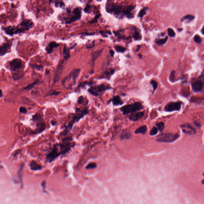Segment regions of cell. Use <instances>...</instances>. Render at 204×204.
Returning a JSON list of instances; mask_svg holds the SVG:
<instances>
[{
  "label": "cell",
  "instance_id": "cell-1",
  "mask_svg": "<svg viewBox=\"0 0 204 204\" xmlns=\"http://www.w3.org/2000/svg\"><path fill=\"white\" fill-rule=\"evenodd\" d=\"M89 113V109L87 108H85L83 109H81L78 107L76 108L74 115L73 117L72 120L70 121L67 125L64 126V130L61 132V135L63 136L67 135L71 132L74 124L78 123L81 119H82L85 116L87 115Z\"/></svg>",
  "mask_w": 204,
  "mask_h": 204
},
{
  "label": "cell",
  "instance_id": "cell-2",
  "mask_svg": "<svg viewBox=\"0 0 204 204\" xmlns=\"http://www.w3.org/2000/svg\"><path fill=\"white\" fill-rule=\"evenodd\" d=\"M73 138L71 136L63 138L61 142L58 143L61 155H65L75 146V142H73Z\"/></svg>",
  "mask_w": 204,
  "mask_h": 204
},
{
  "label": "cell",
  "instance_id": "cell-3",
  "mask_svg": "<svg viewBox=\"0 0 204 204\" xmlns=\"http://www.w3.org/2000/svg\"><path fill=\"white\" fill-rule=\"evenodd\" d=\"M143 108V107L142 104L140 102H136L134 103L123 106L120 108V110L123 112L124 115H126L129 113H134Z\"/></svg>",
  "mask_w": 204,
  "mask_h": 204
},
{
  "label": "cell",
  "instance_id": "cell-4",
  "mask_svg": "<svg viewBox=\"0 0 204 204\" xmlns=\"http://www.w3.org/2000/svg\"><path fill=\"white\" fill-rule=\"evenodd\" d=\"M111 89V87L109 85L102 84L96 86H91L88 89V91L91 95L95 97H98L102 92Z\"/></svg>",
  "mask_w": 204,
  "mask_h": 204
},
{
  "label": "cell",
  "instance_id": "cell-5",
  "mask_svg": "<svg viewBox=\"0 0 204 204\" xmlns=\"http://www.w3.org/2000/svg\"><path fill=\"white\" fill-rule=\"evenodd\" d=\"M32 120L36 124V132L37 134H40L43 132L46 128L43 118L41 114L37 113L33 116Z\"/></svg>",
  "mask_w": 204,
  "mask_h": 204
},
{
  "label": "cell",
  "instance_id": "cell-6",
  "mask_svg": "<svg viewBox=\"0 0 204 204\" xmlns=\"http://www.w3.org/2000/svg\"><path fill=\"white\" fill-rule=\"evenodd\" d=\"M124 8L122 5L112 4L107 6L106 10L108 12L114 14L118 18L122 19L124 17L123 13Z\"/></svg>",
  "mask_w": 204,
  "mask_h": 204
},
{
  "label": "cell",
  "instance_id": "cell-7",
  "mask_svg": "<svg viewBox=\"0 0 204 204\" xmlns=\"http://www.w3.org/2000/svg\"><path fill=\"white\" fill-rule=\"evenodd\" d=\"M61 156L60 154L58 143L54 144L52 148H51L46 156L47 162L51 163L55 161L59 156Z\"/></svg>",
  "mask_w": 204,
  "mask_h": 204
},
{
  "label": "cell",
  "instance_id": "cell-8",
  "mask_svg": "<svg viewBox=\"0 0 204 204\" xmlns=\"http://www.w3.org/2000/svg\"><path fill=\"white\" fill-rule=\"evenodd\" d=\"M177 134L161 133L157 136L156 140L160 142L170 143L174 142L179 138Z\"/></svg>",
  "mask_w": 204,
  "mask_h": 204
},
{
  "label": "cell",
  "instance_id": "cell-9",
  "mask_svg": "<svg viewBox=\"0 0 204 204\" xmlns=\"http://www.w3.org/2000/svg\"><path fill=\"white\" fill-rule=\"evenodd\" d=\"M22 17V21L17 26L19 28L20 34L25 32L34 27V23L31 20L24 18V16Z\"/></svg>",
  "mask_w": 204,
  "mask_h": 204
},
{
  "label": "cell",
  "instance_id": "cell-10",
  "mask_svg": "<svg viewBox=\"0 0 204 204\" xmlns=\"http://www.w3.org/2000/svg\"><path fill=\"white\" fill-rule=\"evenodd\" d=\"M9 66L11 71L13 72L23 70L25 68V65L23 61L19 58H15L9 62Z\"/></svg>",
  "mask_w": 204,
  "mask_h": 204
},
{
  "label": "cell",
  "instance_id": "cell-11",
  "mask_svg": "<svg viewBox=\"0 0 204 204\" xmlns=\"http://www.w3.org/2000/svg\"><path fill=\"white\" fill-rule=\"evenodd\" d=\"M182 102H171L167 104L165 107L164 110L166 112L179 111L181 108Z\"/></svg>",
  "mask_w": 204,
  "mask_h": 204
},
{
  "label": "cell",
  "instance_id": "cell-12",
  "mask_svg": "<svg viewBox=\"0 0 204 204\" xmlns=\"http://www.w3.org/2000/svg\"><path fill=\"white\" fill-rule=\"evenodd\" d=\"M1 29L5 34L10 36H12L14 35L20 34L19 28L18 26H9L6 27H2Z\"/></svg>",
  "mask_w": 204,
  "mask_h": 204
},
{
  "label": "cell",
  "instance_id": "cell-13",
  "mask_svg": "<svg viewBox=\"0 0 204 204\" xmlns=\"http://www.w3.org/2000/svg\"><path fill=\"white\" fill-rule=\"evenodd\" d=\"M12 42H7L0 46V56H3L11 52Z\"/></svg>",
  "mask_w": 204,
  "mask_h": 204
},
{
  "label": "cell",
  "instance_id": "cell-14",
  "mask_svg": "<svg viewBox=\"0 0 204 204\" xmlns=\"http://www.w3.org/2000/svg\"><path fill=\"white\" fill-rule=\"evenodd\" d=\"M136 7V6L133 5H129L125 6L123 12L124 16H126L129 19L134 18V15L132 13V11L134 10Z\"/></svg>",
  "mask_w": 204,
  "mask_h": 204
},
{
  "label": "cell",
  "instance_id": "cell-15",
  "mask_svg": "<svg viewBox=\"0 0 204 204\" xmlns=\"http://www.w3.org/2000/svg\"><path fill=\"white\" fill-rule=\"evenodd\" d=\"M203 82L200 80H197L191 83L192 89L195 92L201 91L203 89Z\"/></svg>",
  "mask_w": 204,
  "mask_h": 204
},
{
  "label": "cell",
  "instance_id": "cell-16",
  "mask_svg": "<svg viewBox=\"0 0 204 204\" xmlns=\"http://www.w3.org/2000/svg\"><path fill=\"white\" fill-rule=\"evenodd\" d=\"M64 67V63L62 62L61 64H59L57 67L55 74L54 75V83H57L60 79Z\"/></svg>",
  "mask_w": 204,
  "mask_h": 204
},
{
  "label": "cell",
  "instance_id": "cell-17",
  "mask_svg": "<svg viewBox=\"0 0 204 204\" xmlns=\"http://www.w3.org/2000/svg\"><path fill=\"white\" fill-rule=\"evenodd\" d=\"M184 133L189 134H193L196 133V130L191 125L189 124H183L181 126Z\"/></svg>",
  "mask_w": 204,
  "mask_h": 204
},
{
  "label": "cell",
  "instance_id": "cell-18",
  "mask_svg": "<svg viewBox=\"0 0 204 204\" xmlns=\"http://www.w3.org/2000/svg\"><path fill=\"white\" fill-rule=\"evenodd\" d=\"M73 14L74 15L73 17L70 18L68 22H67V23H70L80 19L81 15V9L80 8H76L73 11Z\"/></svg>",
  "mask_w": 204,
  "mask_h": 204
},
{
  "label": "cell",
  "instance_id": "cell-19",
  "mask_svg": "<svg viewBox=\"0 0 204 204\" xmlns=\"http://www.w3.org/2000/svg\"><path fill=\"white\" fill-rule=\"evenodd\" d=\"M112 102L113 105L115 106L121 105L124 103V102L122 101L120 97L118 95L113 97L112 98H111L107 102V104H109Z\"/></svg>",
  "mask_w": 204,
  "mask_h": 204
},
{
  "label": "cell",
  "instance_id": "cell-20",
  "mask_svg": "<svg viewBox=\"0 0 204 204\" xmlns=\"http://www.w3.org/2000/svg\"><path fill=\"white\" fill-rule=\"evenodd\" d=\"M144 115V113L143 112L133 113L129 116V118L132 121L134 122L137 121L138 120L141 119Z\"/></svg>",
  "mask_w": 204,
  "mask_h": 204
},
{
  "label": "cell",
  "instance_id": "cell-21",
  "mask_svg": "<svg viewBox=\"0 0 204 204\" xmlns=\"http://www.w3.org/2000/svg\"><path fill=\"white\" fill-rule=\"evenodd\" d=\"M59 44L55 42H51L48 44L47 47H46V51L48 54H50L53 52V49L54 48H55L59 46Z\"/></svg>",
  "mask_w": 204,
  "mask_h": 204
},
{
  "label": "cell",
  "instance_id": "cell-22",
  "mask_svg": "<svg viewBox=\"0 0 204 204\" xmlns=\"http://www.w3.org/2000/svg\"><path fill=\"white\" fill-rule=\"evenodd\" d=\"M80 71V70L79 69H76L75 70H74L73 71H72L70 75L65 78L64 79H68L69 78H71V77H72L73 81L75 82L78 75L79 74Z\"/></svg>",
  "mask_w": 204,
  "mask_h": 204
},
{
  "label": "cell",
  "instance_id": "cell-23",
  "mask_svg": "<svg viewBox=\"0 0 204 204\" xmlns=\"http://www.w3.org/2000/svg\"><path fill=\"white\" fill-rule=\"evenodd\" d=\"M24 74L25 73L23 71H19V72H16V73L15 72L12 73V79L14 81L19 80L24 77Z\"/></svg>",
  "mask_w": 204,
  "mask_h": 204
},
{
  "label": "cell",
  "instance_id": "cell-24",
  "mask_svg": "<svg viewBox=\"0 0 204 204\" xmlns=\"http://www.w3.org/2000/svg\"><path fill=\"white\" fill-rule=\"evenodd\" d=\"M132 135L130 132L129 131L125 130L123 131L120 135V139L122 140L129 139L132 137Z\"/></svg>",
  "mask_w": 204,
  "mask_h": 204
},
{
  "label": "cell",
  "instance_id": "cell-25",
  "mask_svg": "<svg viewBox=\"0 0 204 204\" xmlns=\"http://www.w3.org/2000/svg\"><path fill=\"white\" fill-rule=\"evenodd\" d=\"M63 57L65 60H67L70 57V48L65 46L63 49Z\"/></svg>",
  "mask_w": 204,
  "mask_h": 204
},
{
  "label": "cell",
  "instance_id": "cell-26",
  "mask_svg": "<svg viewBox=\"0 0 204 204\" xmlns=\"http://www.w3.org/2000/svg\"><path fill=\"white\" fill-rule=\"evenodd\" d=\"M147 131V127L146 126H142L138 128L135 131V134H145Z\"/></svg>",
  "mask_w": 204,
  "mask_h": 204
},
{
  "label": "cell",
  "instance_id": "cell-27",
  "mask_svg": "<svg viewBox=\"0 0 204 204\" xmlns=\"http://www.w3.org/2000/svg\"><path fill=\"white\" fill-rule=\"evenodd\" d=\"M102 51H103V49H102L101 50L93 52L92 54V64H94V63L95 61V60L97 59V58H98L101 55Z\"/></svg>",
  "mask_w": 204,
  "mask_h": 204
},
{
  "label": "cell",
  "instance_id": "cell-28",
  "mask_svg": "<svg viewBox=\"0 0 204 204\" xmlns=\"http://www.w3.org/2000/svg\"><path fill=\"white\" fill-rule=\"evenodd\" d=\"M149 10H150V8L147 6L143 8V9H142L139 11L138 15V17L140 18H142L144 17V16L146 15L147 12Z\"/></svg>",
  "mask_w": 204,
  "mask_h": 204
},
{
  "label": "cell",
  "instance_id": "cell-29",
  "mask_svg": "<svg viewBox=\"0 0 204 204\" xmlns=\"http://www.w3.org/2000/svg\"><path fill=\"white\" fill-rule=\"evenodd\" d=\"M194 18H195V16H194L193 15H186L181 18V22H183L185 21H187L189 23V22H192V21H193L194 19Z\"/></svg>",
  "mask_w": 204,
  "mask_h": 204
},
{
  "label": "cell",
  "instance_id": "cell-30",
  "mask_svg": "<svg viewBox=\"0 0 204 204\" xmlns=\"http://www.w3.org/2000/svg\"><path fill=\"white\" fill-rule=\"evenodd\" d=\"M168 39V36H166V37L163 39H156L155 40V42L159 46H161L165 44L167 42Z\"/></svg>",
  "mask_w": 204,
  "mask_h": 204
},
{
  "label": "cell",
  "instance_id": "cell-31",
  "mask_svg": "<svg viewBox=\"0 0 204 204\" xmlns=\"http://www.w3.org/2000/svg\"><path fill=\"white\" fill-rule=\"evenodd\" d=\"M133 38L135 41H139L142 40V36L141 35L140 32H139L136 29H135L133 35Z\"/></svg>",
  "mask_w": 204,
  "mask_h": 204
},
{
  "label": "cell",
  "instance_id": "cell-32",
  "mask_svg": "<svg viewBox=\"0 0 204 204\" xmlns=\"http://www.w3.org/2000/svg\"><path fill=\"white\" fill-rule=\"evenodd\" d=\"M115 49L117 52L120 53H124L126 52V49L122 46L117 45L115 47Z\"/></svg>",
  "mask_w": 204,
  "mask_h": 204
},
{
  "label": "cell",
  "instance_id": "cell-33",
  "mask_svg": "<svg viewBox=\"0 0 204 204\" xmlns=\"http://www.w3.org/2000/svg\"><path fill=\"white\" fill-rule=\"evenodd\" d=\"M39 80L36 81L34 82V83H32V84H30V85H28V86H26L23 89H24L28 90V91L32 90L34 87L35 85H36V84H37L39 83Z\"/></svg>",
  "mask_w": 204,
  "mask_h": 204
},
{
  "label": "cell",
  "instance_id": "cell-34",
  "mask_svg": "<svg viewBox=\"0 0 204 204\" xmlns=\"http://www.w3.org/2000/svg\"><path fill=\"white\" fill-rule=\"evenodd\" d=\"M31 167L32 169L34 170H39L41 169V167L40 165L38 164L36 162L34 161H32L31 163Z\"/></svg>",
  "mask_w": 204,
  "mask_h": 204
},
{
  "label": "cell",
  "instance_id": "cell-35",
  "mask_svg": "<svg viewBox=\"0 0 204 204\" xmlns=\"http://www.w3.org/2000/svg\"><path fill=\"white\" fill-rule=\"evenodd\" d=\"M175 71L172 70L171 73L170 75L169 76V80L172 83L175 81Z\"/></svg>",
  "mask_w": 204,
  "mask_h": 204
},
{
  "label": "cell",
  "instance_id": "cell-36",
  "mask_svg": "<svg viewBox=\"0 0 204 204\" xmlns=\"http://www.w3.org/2000/svg\"><path fill=\"white\" fill-rule=\"evenodd\" d=\"M150 84H151L153 88V91L152 94L154 93V92L156 90V89L158 87V83L157 82L154 80H152L150 82Z\"/></svg>",
  "mask_w": 204,
  "mask_h": 204
},
{
  "label": "cell",
  "instance_id": "cell-37",
  "mask_svg": "<svg viewBox=\"0 0 204 204\" xmlns=\"http://www.w3.org/2000/svg\"><path fill=\"white\" fill-rule=\"evenodd\" d=\"M30 66L33 69L37 70H38V71H40L41 70H42V69H43V67L41 65H37V64H32L30 65Z\"/></svg>",
  "mask_w": 204,
  "mask_h": 204
},
{
  "label": "cell",
  "instance_id": "cell-38",
  "mask_svg": "<svg viewBox=\"0 0 204 204\" xmlns=\"http://www.w3.org/2000/svg\"><path fill=\"white\" fill-rule=\"evenodd\" d=\"M167 33L169 36L171 38H173L175 36V33L174 30L171 28H169L167 30Z\"/></svg>",
  "mask_w": 204,
  "mask_h": 204
},
{
  "label": "cell",
  "instance_id": "cell-39",
  "mask_svg": "<svg viewBox=\"0 0 204 204\" xmlns=\"http://www.w3.org/2000/svg\"><path fill=\"white\" fill-rule=\"evenodd\" d=\"M194 42L198 44H200L201 43L202 39L201 38L199 35L196 34L194 37Z\"/></svg>",
  "mask_w": 204,
  "mask_h": 204
},
{
  "label": "cell",
  "instance_id": "cell-40",
  "mask_svg": "<svg viewBox=\"0 0 204 204\" xmlns=\"http://www.w3.org/2000/svg\"><path fill=\"white\" fill-rule=\"evenodd\" d=\"M97 167V165L96 164V163H89V164H88L86 167V169H94L95 168Z\"/></svg>",
  "mask_w": 204,
  "mask_h": 204
},
{
  "label": "cell",
  "instance_id": "cell-41",
  "mask_svg": "<svg viewBox=\"0 0 204 204\" xmlns=\"http://www.w3.org/2000/svg\"><path fill=\"white\" fill-rule=\"evenodd\" d=\"M156 126H157L160 132L163 131L164 128V124L163 122H160L156 124Z\"/></svg>",
  "mask_w": 204,
  "mask_h": 204
},
{
  "label": "cell",
  "instance_id": "cell-42",
  "mask_svg": "<svg viewBox=\"0 0 204 204\" xmlns=\"http://www.w3.org/2000/svg\"><path fill=\"white\" fill-rule=\"evenodd\" d=\"M115 72L114 70H110V71H106L104 72V74L105 75L107 76L108 77H111L114 74Z\"/></svg>",
  "mask_w": 204,
  "mask_h": 204
},
{
  "label": "cell",
  "instance_id": "cell-43",
  "mask_svg": "<svg viewBox=\"0 0 204 204\" xmlns=\"http://www.w3.org/2000/svg\"><path fill=\"white\" fill-rule=\"evenodd\" d=\"M157 132H158V129H157V128L156 127L154 126L150 131V135L151 136H154V135L156 134H157Z\"/></svg>",
  "mask_w": 204,
  "mask_h": 204
},
{
  "label": "cell",
  "instance_id": "cell-44",
  "mask_svg": "<svg viewBox=\"0 0 204 204\" xmlns=\"http://www.w3.org/2000/svg\"><path fill=\"white\" fill-rule=\"evenodd\" d=\"M85 98L83 96H81L78 98L77 101V103L78 104H83L85 101Z\"/></svg>",
  "mask_w": 204,
  "mask_h": 204
},
{
  "label": "cell",
  "instance_id": "cell-45",
  "mask_svg": "<svg viewBox=\"0 0 204 204\" xmlns=\"http://www.w3.org/2000/svg\"><path fill=\"white\" fill-rule=\"evenodd\" d=\"M61 93V92L59 91H54L52 92H51L50 93L48 94L46 96H53V95H58Z\"/></svg>",
  "mask_w": 204,
  "mask_h": 204
},
{
  "label": "cell",
  "instance_id": "cell-46",
  "mask_svg": "<svg viewBox=\"0 0 204 204\" xmlns=\"http://www.w3.org/2000/svg\"><path fill=\"white\" fill-rule=\"evenodd\" d=\"M101 15L100 14H97V15H96V16L95 17V18L94 19V20H93L92 21H90V23H95V22H97V20L99 18L100 16H101Z\"/></svg>",
  "mask_w": 204,
  "mask_h": 204
},
{
  "label": "cell",
  "instance_id": "cell-47",
  "mask_svg": "<svg viewBox=\"0 0 204 204\" xmlns=\"http://www.w3.org/2000/svg\"><path fill=\"white\" fill-rule=\"evenodd\" d=\"M19 111L21 113L25 114V113H27V108L25 107H21L19 109Z\"/></svg>",
  "mask_w": 204,
  "mask_h": 204
},
{
  "label": "cell",
  "instance_id": "cell-48",
  "mask_svg": "<svg viewBox=\"0 0 204 204\" xmlns=\"http://www.w3.org/2000/svg\"><path fill=\"white\" fill-rule=\"evenodd\" d=\"M95 42H94V41H93L91 43H90V44H89L86 45V48H87V49H90V48H92L94 46H95Z\"/></svg>",
  "mask_w": 204,
  "mask_h": 204
},
{
  "label": "cell",
  "instance_id": "cell-49",
  "mask_svg": "<svg viewBox=\"0 0 204 204\" xmlns=\"http://www.w3.org/2000/svg\"><path fill=\"white\" fill-rule=\"evenodd\" d=\"M90 8H91L90 5H87L86 6V7L85 8V9H84V11L85 12H88V11L90 9Z\"/></svg>",
  "mask_w": 204,
  "mask_h": 204
},
{
  "label": "cell",
  "instance_id": "cell-50",
  "mask_svg": "<svg viewBox=\"0 0 204 204\" xmlns=\"http://www.w3.org/2000/svg\"><path fill=\"white\" fill-rule=\"evenodd\" d=\"M109 52L110 55H111V56H114V51L113 50H110Z\"/></svg>",
  "mask_w": 204,
  "mask_h": 204
},
{
  "label": "cell",
  "instance_id": "cell-51",
  "mask_svg": "<svg viewBox=\"0 0 204 204\" xmlns=\"http://www.w3.org/2000/svg\"><path fill=\"white\" fill-rule=\"evenodd\" d=\"M141 47V45H138L137 46V49H136V52H138L139 51Z\"/></svg>",
  "mask_w": 204,
  "mask_h": 204
},
{
  "label": "cell",
  "instance_id": "cell-52",
  "mask_svg": "<svg viewBox=\"0 0 204 204\" xmlns=\"http://www.w3.org/2000/svg\"><path fill=\"white\" fill-rule=\"evenodd\" d=\"M51 124H52V126H54L55 125V124H56V122L55 121H54V120H52L51 121Z\"/></svg>",
  "mask_w": 204,
  "mask_h": 204
},
{
  "label": "cell",
  "instance_id": "cell-53",
  "mask_svg": "<svg viewBox=\"0 0 204 204\" xmlns=\"http://www.w3.org/2000/svg\"><path fill=\"white\" fill-rule=\"evenodd\" d=\"M3 96V92H2V91L1 89H0V98H1Z\"/></svg>",
  "mask_w": 204,
  "mask_h": 204
},
{
  "label": "cell",
  "instance_id": "cell-54",
  "mask_svg": "<svg viewBox=\"0 0 204 204\" xmlns=\"http://www.w3.org/2000/svg\"><path fill=\"white\" fill-rule=\"evenodd\" d=\"M177 30L179 32H181L183 30V28H178Z\"/></svg>",
  "mask_w": 204,
  "mask_h": 204
},
{
  "label": "cell",
  "instance_id": "cell-55",
  "mask_svg": "<svg viewBox=\"0 0 204 204\" xmlns=\"http://www.w3.org/2000/svg\"><path fill=\"white\" fill-rule=\"evenodd\" d=\"M202 34H203V35H204V27H203L202 29L201 30Z\"/></svg>",
  "mask_w": 204,
  "mask_h": 204
},
{
  "label": "cell",
  "instance_id": "cell-56",
  "mask_svg": "<svg viewBox=\"0 0 204 204\" xmlns=\"http://www.w3.org/2000/svg\"><path fill=\"white\" fill-rule=\"evenodd\" d=\"M165 35V33H161V34H160V36H161V37H163V36H164Z\"/></svg>",
  "mask_w": 204,
  "mask_h": 204
},
{
  "label": "cell",
  "instance_id": "cell-57",
  "mask_svg": "<svg viewBox=\"0 0 204 204\" xmlns=\"http://www.w3.org/2000/svg\"><path fill=\"white\" fill-rule=\"evenodd\" d=\"M138 56L139 57V58L140 59H141L142 58V55H141V54H139L138 55Z\"/></svg>",
  "mask_w": 204,
  "mask_h": 204
},
{
  "label": "cell",
  "instance_id": "cell-58",
  "mask_svg": "<svg viewBox=\"0 0 204 204\" xmlns=\"http://www.w3.org/2000/svg\"><path fill=\"white\" fill-rule=\"evenodd\" d=\"M49 73V71H47V72H46V73H47V74H48Z\"/></svg>",
  "mask_w": 204,
  "mask_h": 204
}]
</instances>
